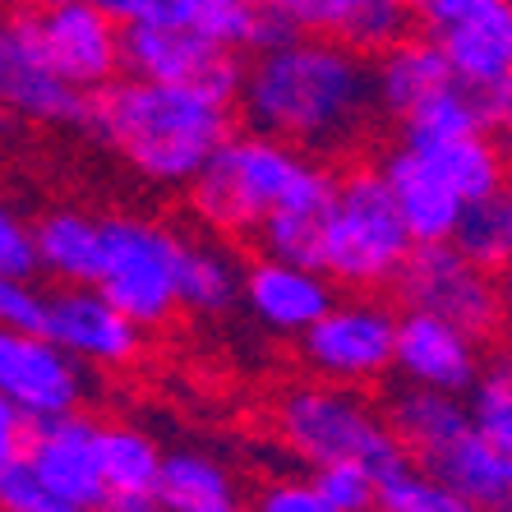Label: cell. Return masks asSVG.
<instances>
[{
  "label": "cell",
  "mask_w": 512,
  "mask_h": 512,
  "mask_svg": "<svg viewBox=\"0 0 512 512\" xmlns=\"http://www.w3.org/2000/svg\"><path fill=\"white\" fill-rule=\"evenodd\" d=\"M240 107L259 134L305 153H342L374 120V65L337 37L296 33L240 70Z\"/></svg>",
  "instance_id": "1"
},
{
  "label": "cell",
  "mask_w": 512,
  "mask_h": 512,
  "mask_svg": "<svg viewBox=\"0 0 512 512\" xmlns=\"http://www.w3.org/2000/svg\"><path fill=\"white\" fill-rule=\"evenodd\" d=\"M84 125L153 185H190L231 134V102L190 84L125 79L88 93Z\"/></svg>",
  "instance_id": "2"
},
{
  "label": "cell",
  "mask_w": 512,
  "mask_h": 512,
  "mask_svg": "<svg viewBox=\"0 0 512 512\" xmlns=\"http://www.w3.org/2000/svg\"><path fill=\"white\" fill-rule=\"evenodd\" d=\"M194 213L222 236H254L268 213L323 208L333 171L273 134H227L190 180Z\"/></svg>",
  "instance_id": "3"
},
{
  "label": "cell",
  "mask_w": 512,
  "mask_h": 512,
  "mask_svg": "<svg viewBox=\"0 0 512 512\" xmlns=\"http://www.w3.org/2000/svg\"><path fill=\"white\" fill-rule=\"evenodd\" d=\"M416 240L406 236L393 194L379 171H351L337 180L319 208V273L342 286H388L411 254Z\"/></svg>",
  "instance_id": "4"
},
{
  "label": "cell",
  "mask_w": 512,
  "mask_h": 512,
  "mask_svg": "<svg viewBox=\"0 0 512 512\" xmlns=\"http://www.w3.org/2000/svg\"><path fill=\"white\" fill-rule=\"evenodd\" d=\"M277 425H282L286 448L310 466L360 462L370 466V476H379L383 466L406 457V448L393 439V429L383 425L379 411L360 393H351L346 383L296 388L277 411Z\"/></svg>",
  "instance_id": "5"
},
{
  "label": "cell",
  "mask_w": 512,
  "mask_h": 512,
  "mask_svg": "<svg viewBox=\"0 0 512 512\" xmlns=\"http://www.w3.org/2000/svg\"><path fill=\"white\" fill-rule=\"evenodd\" d=\"M180 236L148 217H107L93 286L139 328H162L176 305Z\"/></svg>",
  "instance_id": "6"
},
{
  "label": "cell",
  "mask_w": 512,
  "mask_h": 512,
  "mask_svg": "<svg viewBox=\"0 0 512 512\" xmlns=\"http://www.w3.org/2000/svg\"><path fill=\"white\" fill-rule=\"evenodd\" d=\"M494 277L499 273H489L466 254H457L453 240H425V245H411L393 286L406 310L439 314V319L457 323L466 333L485 337L503 319V291Z\"/></svg>",
  "instance_id": "7"
},
{
  "label": "cell",
  "mask_w": 512,
  "mask_h": 512,
  "mask_svg": "<svg viewBox=\"0 0 512 512\" xmlns=\"http://www.w3.org/2000/svg\"><path fill=\"white\" fill-rule=\"evenodd\" d=\"M0 111L28 125H84L88 93L60 79L33 10H0Z\"/></svg>",
  "instance_id": "8"
},
{
  "label": "cell",
  "mask_w": 512,
  "mask_h": 512,
  "mask_svg": "<svg viewBox=\"0 0 512 512\" xmlns=\"http://www.w3.org/2000/svg\"><path fill=\"white\" fill-rule=\"evenodd\" d=\"M393 328L397 314L379 300H342L328 305L310 328H300V356L314 374L346 388L374 383L393 370Z\"/></svg>",
  "instance_id": "9"
},
{
  "label": "cell",
  "mask_w": 512,
  "mask_h": 512,
  "mask_svg": "<svg viewBox=\"0 0 512 512\" xmlns=\"http://www.w3.org/2000/svg\"><path fill=\"white\" fill-rule=\"evenodd\" d=\"M120 70L157 79V84H190L213 93L217 102H236L240 60L185 24H125L120 28Z\"/></svg>",
  "instance_id": "10"
},
{
  "label": "cell",
  "mask_w": 512,
  "mask_h": 512,
  "mask_svg": "<svg viewBox=\"0 0 512 512\" xmlns=\"http://www.w3.org/2000/svg\"><path fill=\"white\" fill-rule=\"evenodd\" d=\"M37 333L51 337L79 365H97V370L134 365L143 351V328L130 314H120L93 282H70L60 291H47Z\"/></svg>",
  "instance_id": "11"
},
{
  "label": "cell",
  "mask_w": 512,
  "mask_h": 512,
  "mask_svg": "<svg viewBox=\"0 0 512 512\" xmlns=\"http://www.w3.org/2000/svg\"><path fill=\"white\" fill-rule=\"evenodd\" d=\"M84 370L37 328H0V397H10L28 425L79 411L88 393Z\"/></svg>",
  "instance_id": "12"
},
{
  "label": "cell",
  "mask_w": 512,
  "mask_h": 512,
  "mask_svg": "<svg viewBox=\"0 0 512 512\" xmlns=\"http://www.w3.org/2000/svg\"><path fill=\"white\" fill-rule=\"evenodd\" d=\"M24 462L42 480L56 512H93L107 503L102 466H97V425L79 411L28 425Z\"/></svg>",
  "instance_id": "13"
},
{
  "label": "cell",
  "mask_w": 512,
  "mask_h": 512,
  "mask_svg": "<svg viewBox=\"0 0 512 512\" xmlns=\"http://www.w3.org/2000/svg\"><path fill=\"white\" fill-rule=\"evenodd\" d=\"M37 28L60 79L79 93H97L120 74V24L97 0H65L37 10Z\"/></svg>",
  "instance_id": "14"
},
{
  "label": "cell",
  "mask_w": 512,
  "mask_h": 512,
  "mask_svg": "<svg viewBox=\"0 0 512 512\" xmlns=\"http://www.w3.org/2000/svg\"><path fill=\"white\" fill-rule=\"evenodd\" d=\"M393 365L406 383L466 393L480 374V337L425 310H406L393 328Z\"/></svg>",
  "instance_id": "15"
},
{
  "label": "cell",
  "mask_w": 512,
  "mask_h": 512,
  "mask_svg": "<svg viewBox=\"0 0 512 512\" xmlns=\"http://www.w3.org/2000/svg\"><path fill=\"white\" fill-rule=\"evenodd\" d=\"M240 296L250 305V314L273 328V333H300L310 328L328 305H333V282L319 268H305V263H286V259H254L245 273H240Z\"/></svg>",
  "instance_id": "16"
},
{
  "label": "cell",
  "mask_w": 512,
  "mask_h": 512,
  "mask_svg": "<svg viewBox=\"0 0 512 512\" xmlns=\"http://www.w3.org/2000/svg\"><path fill=\"white\" fill-rule=\"evenodd\" d=\"M434 42L448 56L457 84L494 88L512 84V10L508 0H489L480 10L462 14L453 24L434 28Z\"/></svg>",
  "instance_id": "17"
},
{
  "label": "cell",
  "mask_w": 512,
  "mask_h": 512,
  "mask_svg": "<svg viewBox=\"0 0 512 512\" xmlns=\"http://www.w3.org/2000/svg\"><path fill=\"white\" fill-rule=\"evenodd\" d=\"M420 462L434 471V480L466 512L471 508L489 512V508H508L512 503V453L499 448V443H489L471 425L462 434H453L448 443H439L434 453H425Z\"/></svg>",
  "instance_id": "18"
},
{
  "label": "cell",
  "mask_w": 512,
  "mask_h": 512,
  "mask_svg": "<svg viewBox=\"0 0 512 512\" xmlns=\"http://www.w3.org/2000/svg\"><path fill=\"white\" fill-rule=\"evenodd\" d=\"M379 176H383V185H388V194H393V208H397V217H402L406 236L416 240V245L453 236L462 199H457V190L429 167L425 157L411 153L402 143L397 153H388Z\"/></svg>",
  "instance_id": "19"
},
{
  "label": "cell",
  "mask_w": 512,
  "mask_h": 512,
  "mask_svg": "<svg viewBox=\"0 0 512 512\" xmlns=\"http://www.w3.org/2000/svg\"><path fill=\"white\" fill-rule=\"evenodd\" d=\"M97 466H102V508L116 512H157V471L162 448L143 429L111 425L97 429Z\"/></svg>",
  "instance_id": "20"
},
{
  "label": "cell",
  "mask_w": 512,
  "mask_h": 512,
  "mask_svg": "<svg viewBox=\"0 0 512 512\" xmlns=\"http://www.w3.org/2000/svg\"><path fill=\"white\" fill-rule=\"evenodd\" d=\"M453 84V70H448V56L434 37H416L406 33L402 42L379 51V70H374V97H379L388 111H411L420 97H429L434 88Z\"/></svg>",
  "instance_id": "21"
},
{
  "label": "cell",
  "mask_w": 512,
  "mask_h": 512,
  "mask_svg": "<svg viewBox=\"0 0 512 512\" xmlns=\"http://www.w3.org/2000/svg\"><path fill=\"white\" fill-rule=\"evenodd\" d=\"M28 231H33V268L56 277L60 286L97 277V259H102V222L97 217L60 208Z\"/></svg>",
  "instance_id": "22"
},
{
  "label": "cell",
  "mask_w": 512,
  "mask_h": 512,
  "mask_svg": "<svg viewBox=\"0 0 512 512\" xmlns=\"http://www.w3.org/2000/svg\"><path fill=\"white\" fill-rule=\"evenodd\" d=\"M383 425L393 429V439L402 443L406 453L425 457L466 429V402L462 393H439V388L406 383L402 393H393V402H388Z\"/></svg>",
  "instance_id": "23"
},
{
  "label": "cell",
  "mask_w": 512,
  "mask_h": 512,
  "mask_svg": "<svg viewBox=\"0 0 512 512\" xmlns=\"http://www.w3.org/2000/svg\"><path fill=\"white\" fill-rule=\"evenodd\" d=\"M157 508L167 512H236L240 489L222 462L208 453H162Z\"/></svg>",
  "instance_id": "24"
},
{
  "label": "cell",
  "mask_w": 512,
  "mask_h": 512,
  "mask_svg": "<svg viewBox=\"0 0 512 512\" xmlns=\"http://www.w3.org/2000/svg\"><path fill=\"white\" fill-rule=\"evenodd\" d=\"M240 259L217 240H180L176 305L194 314H227L240 300Z\"/></svg>",
  "instance_id": "25"
},
{
  "label": "cell",
  "mask_w": 512,
  "mask_h": 512,
  "mask_svg": "<svg viewBox=\"0 0 512 512\" xmlns=\"http://www.w3.org/2000/svg\"><path fill=\"white\" fill-rule=\"evenodd\" d=\"M406 148L425 157L429 167L453 185L462 203L503 190V153L489 143V130L453 134V139H420V143H406Z\"/></svg>",
  "instance_id": "26"
},
{
  "label": "cell",
  "mask_w": 512,
  "mask_h": 512,
  "mask_svg": "<svg viewBox=\"0 0 512 512\" xmlns=\"http://www.w3.org/2000/svg\"><path fill=\"white\" fill-rule=\"evenodd\" d=\"M453 250L466 254L471 263L503 273L512 259V199L508 190H494L485 199H466L453 222Z\"/></svg>",
  "instance_id": "27"
},
{
  "label": "cell",
  "mask_w": 512,
  "mask_h": 512,
  "mask_svg": "<svg viewBox=\"0 0 512 512\" xmlns=\"http://www.w3.org/2000/svg\"><path fill=\"white\" fill-rule=\"evenodd\" d=\"M402 130H406V143L476 134V130H485V111H480L476 88H466L453 79V84H443L429 97H420L411 111H402Z\"/></svg>",
  "instance_id": "28"
},
{
  "label": "cell",
  "mask_w": 512,
  "mask_h": 512,
  "mask_svg": "<svg viewBox=\"0 0 512 512\" xmlns=\"http://www.w3.org/2000/svg\"><path fill=\"white\" fill-rule=\"evenodd\" d=\"M374 508L383 512H466L448 489L434 480L425 462H411V453L397 457L374 476Z\"/></svg>",
  "instance_id": "29"
},
{
  "label": "cell",
  "mask_w": 512,
  "mask_h": 512,
  "mask_svg": "<svg viewBox=\"0 0 512 512\" xmlns=\"http://www.w3.org/2000/svg\"><path fill=\"white\" fill-rule=\"evenodd\" d=\"M462 402H466V425L512 453V374H508V365H494L489 374L480 370L476 383L462 393Z\"/></svg>",
  "instance_id": "30"
},
{
  "label": "cell",
  "mask_w": 512,
  "mask_h": 512,
  "mask_svg": "<svg viewBox=\"0 0 512 512\" xmlns=\"http://www.w3.org/2000/svg\"><path fill=\"white\" fill-rule=\"evenodd\" d=\"M259 245L268 259L319 268V208H282L259 222Z\"/></svg>",
  "instance_id": "31"
},
{
  "label": "cell",
  "mask_w": 512,
  "mask_h": 512,
  "mask_svg": "<svg viewBox=\"0 0 512 512\" xmlns=\"http://www.w3.org/2000/svg\"><path fill=\"white\" fill-rule=\"evenodd\" d=\"M254 24H259V0H190L185 10V28L227 51L254 47Z\"/></svg>",
  "instance_id": "32"
},
{
  "label": "cell",
  "mask_w": 512,
  "mask_h": 512,
  "mask_svg": "<svg viewBox=\"0 0 512 512\" xmlns=\"http://www.w3.org/2000/svg\"><path fill=\"white\" fill-rule=\"evenodd\" d=\"M411 24H416V5L411 0H360L342 42L356 51H383L402 42L411 33Z\"/></svg>",
  "instance_id": "33"
},
{
  "label": "cell",
  "mask_w": 512,
  "mask_h": 512,
  "mask_svg": "<svg viewBox=\"0 0 512 512\" xmlns=\"http://www.w3.org/2000/svg\"><path fill=\"white\" fill-rule=\"evenodd\" d=\"M314 494L323 512H370L374 508V476L360 462H323L314 466Z\"/></svg>",
  "instance_id": "34"
},
{
  "label": "cell",
  "mask_w": 512,
  "mask_h": 512,
  "mask_svg": "<svg viewBox=\"0 0 512 512\" xmlns=\"http://www.w3.org/2000/svg\"><path fill=\"white\" fill-rule=\"evenodd\" d=\"M263 5H273L296 33H319V37H337L342 42L360 0H263Z\"/></svg>",
  "instance_id": "35"
},
{
  "label": "cell",
  "mask_w": 512,
  "mask_h": 512,
  "mask_svg": "<svg viewBox=\"0 0 512 512\" xmlns=\"http://www.w3.org/2000/svg\"><path fill=\"white\" fill-rule=\"evenodd\" d=\"M0 508H10V512H56V503L47 499V489H42V480L28 471L24 457L10 462V466H0Z\"/></svg>",
  "instance_id": "36"
},
{
  "label": "cell",
  "mask_w": 512,
  "mask_h": 512,
  "mask_svg": "<svg viewBox=\"0 0 512 512\" xmlns=\"http://www.w3.org/2000/svg\"><path fill=\"white\" fill-rule=\"evenodd\" d=\"M42 323V291L19 273H0V328H37Z\"/></svg>",
  "instance_id": "37"
},
{
  "label": "cell",
  "mask_w": 512,
  "mask_h": 512,
  "mask_svg": "<svg viewBox=\"0 0 512 512\" xmlns=\"http://www.w3.org/2000/svg\"><path fill=\"white\" fill-rule=\"evenodd\" d=\"M0 273L33 277V231L24 227V217L0 203Z\"/></svg>",
  "instance_id": "38"
},
{
  "label": "cell",
  "mask_w": 512,
  "mask_h": 512,
  "mask_svg": "<svg viewBox=\"0 0 512 512\" xmlns=\"http://www.w3.org/2000/svg\"><path fill=\"white\" fill-rule=\"evenodd\" d=\"M97 5L120 28L125 24H185V10H190V0H97Z\"/></svg>",
  "instance_id": "39"
},
{
  "label": "cell",
  "mask_w": 512,
  "mask_h": 512,
  "mask_svg": "<svg viewBox=\"0 0 512 512\" xmlns=\"http://www.w3.org/2000/svg\"><path fill=\"white\" fill-rule=\"evenodd\" d=\"M263 512H323L319 494H314L310 480H277L259 494Z\"/></svg>",
  "instance_id": "40"
},
{
  "label": "cell",
  "mask_w": 512,
  "mask_h": 512,
  "mask_svg": "<svg viewBox=\"0 0 512 512\" xmlns=\"http://www.w3.org/2000/svg\"><path fill=\"white\" fill-rule=\"evenodd\" d=\"M24 443H28V416H19V406L10 397H0V466L19 462Z\"/></svg>",
  "instance_id": "41"
},
{
  "label": "cell",
  "mask_w": 512,
  "mask_h": 512,
  "mask_svg": "<svg viewBox=\"0 0 512 512\" xmlns=\"http://www.w3.org/2000/svg\"><path fill=\"white\" fill-rule=\"evenodd\" d=\"M28 10H51V5H65V0H24Z\"/></svg>",
  "instance_id": "42"
},
{
  "label": "cell",
  "mask_w": 512,
  "mask_h": 512,
  "mask_svg": "<svg viewBox=\"0 0 512 512\" xmlns=\"http://www.w3.org/2000/svg\"><path fill=\"white\" fill-rule=\"evenodd\" d=\"M5 130H10V116H5V111H0V134H5Z\"/></svg>",
  "instance_id": "43"
},
{
  "label": "cell",
  "mask_w": 512,
  "mask_h": 512,
  "mask_svg": "<svg viewBox=\"0 0 512 512\" xmlns=\"http://www.w3.org/2000/svg\"><path fill=\"white\" fill-rule=\"evenodd\" d=\"M411 5H416V0H411Z\"/></svg>",
  "instance_id": "44"
}]
</instances>
